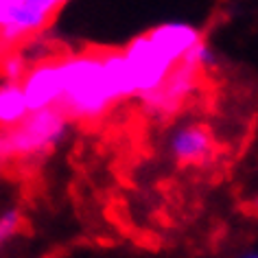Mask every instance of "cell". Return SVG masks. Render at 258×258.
<instances>
[{"instance_id": "cell-1", "label": "cell", "mask_w": 258, "mask_h": 258, "mask_svg": "<svg viewBox=\"0 0 258 258\" xmlns=\"http://www.w3.org/2000/svg\"><path fill=\"white\" fill-rule=\"evenodd\" d=\"M63 92L59 109L75 120H96L112 105V94L107 90L105 73H103L101 50H88L61 59Z\"/></svg>"}, {"instance_id": "cell-2", "label": "cell", "mask_w": 258, "mask_h": 258, "mask_svg": "<svg viewBox=\"0 0 258 258\" xmlns=\"http://www.w3.org/2000/svg\"><path fill=\"white\" fill-rule=\"evenodd\" d=\"M68 129V116L59 107L31 112L20 125L0 129V164L16 158H35L59 145Z\"/></svg>"}, {"instance_id": "cell-3", "label": "cell", "mask_w": 258, "mask_h": 258, "mask_svg": "<svg viewBox=\"0 0 258 258\" xmlns=\"http://www.w3.org/2000/svg\"><path fill=\"white\" fill-rule=\"evenodd\" d=\"M59 9L55 0H0V55L40 35Z\"/></svg>"}, {"instance_id": "cell-4", "label": "cell", "mask_w": 258, "mask_h": 258, "mask_svg": "<svg viewBox=\"0 0 258 258\" xmlns=\"http://www.w3.org/2000/svg\"><path fill=\"white\" fill-rule=\"evenodd\" d=\"M202 75H204V70H199L197 66L182 59L171 68V73L166 75L162 86L158 90H153V92L140 94V101L147 107V112H151L153 116L175 114L186 103V99L199 88Z\"/></svg>"}, {"instance_id": "cell-5", "label": "cell", "mask_w": 258, "mask_h": 258, "mask_svg": "<svg viewBox=\"0 0 258 258\" xmlns=\"http://www.w3.org/2000/svg\"><path fill=\"white\" fill-rule=\"evenodd\" d=\"M122 55H125L129 68H132L138 96L158 90L173 68V63L166 61L164 57L158 53V48L151 44L149 35L136 37V40L122 50Z\"/></svg>"}, {"instance_id": "cell-6", "label": "cell", "mask_w": 258, "mask_h": 258, "mask_svg": "<svg viewBox=\"0 0 258 258\" xmlns=\"http://www.w3.org/2000/svg\"><path fill=\"white\" fill-rule=\"evenodd\" d=\"M24 99L29 103L31 112L40 109L59 107L61 92H63V77L59 61H40L29 66L24 79L20 81Z\"/></svg>"}, {"instance_id": "cell-7", "label": "cell", "mask_w": 258, "mask_h": 258, "mask_svg": "<svg viewBox=\"0 0 258 258\" xmlns=\"http://www.w3.org/2000/svg\"><path fill=\"white\" fill-rule=\"evenodd\" d=\"M149 40L158 48V53L175 66V63L182 61L202 42V35L190 24L171 22V24H162V27L153 29L149 33Z\"/></svg>"}, {"instance_id": "cell-8", "label": "cell", "mask_w": 258, "mask_h": 258, "mask_svg": "<svg viewBox=\"0 0 258 258\" xmlns=\"http://www.w3.org/2000/svg\"><path fill=\"white\" fill-rule=\"evenodd\" d=\"M171 151L182 164H204L215 151V140L208 127L186 125L171 140Z\"/></svg>"}, {"instance_id": "cell-9", "label": "cell", "mask_w": 258, "mask_h": 258, "mask_svg": "<svg viewBox=\"0 0 258 258\" xmlns=\"http://www.w3.org/2000/svg\"><path fill=\"white\" fill-rule=\"evenodd\" d=\"M103 57V73H105V81H107V90L112 94V101H120L127 96L138 94L136 90V81H134L132 68L125 59V55L120 50H101Z\"/></svg>"}, {"instance_id": "cell-10", "label": "cell", "mask_w": 258, "mask_h": 258, "mask_svg": "<svg viewBox=\"0 0 258 258\" xmlns=\"http://www.w3.org/2000/svg\"><path fill=\"white\" fill-rule=\"evenodd\" d=\"M31 114L20 83H0V129H11Z\"/></svg>"}, {"instance_id": "cell-11", "label": "cell", "mask_w": 258, "mask_h": 258, "mask_svg": "<svg viewBox=\"0 0 258 258\" xmlns=\"http://www.w3.org/2000/svg\"><path fill=\"white\" fill-rule=\"evenodd\" d=\"M29 70V61L22 53H5L0 55V75H3L5 83H20Z\"/></svg>"}, {"instance_id": "cell-12", "label": "cell", "mask_w": 258, "mask_h": 258, "mask_svg": "<svg viewBox=\"0 0 258 258\" xmlns=\"http://www.w3.org/2000/svg\"><path fill=\"white\" fill-rule=\"evenodd\" d=\"M20 228H22V215H20V210H16V208L5 210L3 215H0V245L11 241V238H14L18 232H20Z\"/></svg>"}, {"instance_id": "cell-13", "label": "cell", "mask_w": 258, "mask_h": 258, "mask_svg": "<svg viewBox=\"0 0 258 258\" xmlns=\"http://www.w3.org/2000/svg\"><path fill=\"white\" fill-rule=\"evenodd\" d=\"M245 210L251 212V215H258V197H256V199H251V202L245 206Z\"/></svg>"}, {"instance_id": "cell-14", "label": "cell", "mask_w": 258, "mask_h": 258, "mask_svg": "<svg viewBox=\"0 0 258 258\" xmlns=\"http://www.w3.org/2000/svg\"><path fill=\"white\" fill-rule=\"evenodd\" d=\"M249 258H258V256H249Z\"/></svg>"}]
</instances>
